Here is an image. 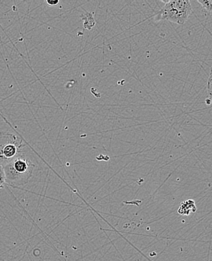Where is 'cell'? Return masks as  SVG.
<instances>
[{
    "label": "cell",
    "mask_w": 212,
    "mask_h": 261,
    "mask_svg": "<svg viewBox=\"0 0 212 261\" xmlns=\"http://www.w3.org/2000/svg\"><path fill=\"white\" fill-rule=\"evenodd\" d=\"M164 6L153 16L156 21L168 20L184 24L193 12L192 5L188 0H162Z\"/></svg>",
    "instance_id": "6da1fadb"
},
{
    "label": "cell",
    "mask_w": 212,
    "mask_h": 261,
    "mask_svg": "<svg viewBox=\"0 0 212 261\" xmlns=\"http://www.w3.org/2000/svg\"><path fill=\"white\" fill-rule=\"evenodd\" d=\"M3 167L7 182L10 185H23L31 178L35 164L30 159L21 155Z\"/></svg>",
    "instance_id": "7a4b0ae2"
},
{
    "label": "cell",
    "mask_w": 212,
    "mask_h": 261,
    "mask_svg": "<svg viewBox=\"0 0 212 261\" xmlns=\"http://www.w3.org/2000/svg\"><path fill=\"white\" fill-rule=\"evenodd\" d=\"M23 140L15 133L0 131V165L2 167L23 155Z\"/></svg>",
    "instance_id": "3957f363"
},
{
    "label": "cell",
    "mask_w": 212,
    "mask_h": 261,
    "mask_svg": "<svg viewBox=\"0 0 212 261\" xmlns=\"http://www.w3.org/2000/svg\"><path fill=\"white\" fill-rule=\"evenodd\" d=\"M196 207H195V202L193 200H186L182 202L179 207L178 214L181 215H189L191 213L195 212Z\"/></svg>",
    "instance_id": "277c9868"
},
{
    "label": "cell",
    "mask_w": 212,
    "mask_h": 261,
    "mask_svg": "<svg viewBox=\"0 0 212 261\" xmlns=\"http://www.w3.org/2000/svg\"><path fill=\"white\" fill-rule=\"evenodd\" d=\"M5 183H6V178H5L4 167L2 165H0V189H2L5 187Z\"/></svg>",
    "instance_id": "5b68a950"
},
{
    "label": "cell",
    "mask_w": 212,
    "mask_h": 261,
    "mask_svg": "<svg viewBox=\"0 0 212 261\" xmlns=\"http://www.w3.org/2000/svg\"><path fill=\"white\" fill-rule=\"evenodd\" d=\"M198 2L201 4L203 6L204 9H206V11L209 12H212V0H198Z\"/></svg>",
    "instance_id": "8992f818"
},
{
    "label": "cell",
    "mask_w": 212,
    "mask_h": 261,
    "mask_svg": "<svg viewBox=\"0 0 212 261\" xmlns=\"http://www.w3.org/2000/svg\"><path fill=\"white\" fill-rule=\"evenodd\" d=\"M46 3L48 4L49 6L54 7L60 3V1H59V0H47Z\"/></svg>",
    "instance_id": "52a82bcc"
}]
</instances>
